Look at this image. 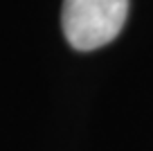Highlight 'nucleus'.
<instances>
[{
	"label": "nucleus",
	"mask_w": 153,
	"mask_h": 151,
	"mask_svg": "<svg viewBox=\"0 0 153 151\" xmlns=\"http://www.w3.org/2000/svg\"><path fill=\"white\" fill-rule=\"evenodd\" d=\"M126 16L128 0H63L61 25L74 50L90 52L120 36Z\"/></svg>",
	"instance_id": "1"
}]
</instances>
